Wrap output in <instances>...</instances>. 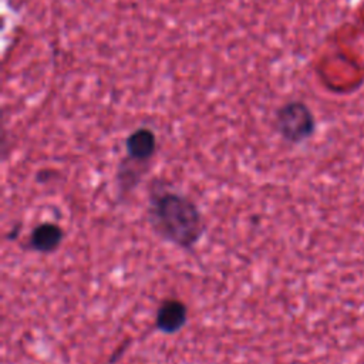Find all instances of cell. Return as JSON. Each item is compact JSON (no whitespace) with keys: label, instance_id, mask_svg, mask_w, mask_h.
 <instances>
[{"label":"cell","instance_id":"6","mask_svg":"<svg viewBox=\"0 0 364 364\" xmlns=\"http://www.w3.org/2000/svg\"><path fill=\"white\" fill-rule=\"evenodd\" d=\"M148 166L149 164H142L128 156H124L121 159L115 173V182H117V191H118L119 199L127 196L134 188L138 186V183L142 181L144 175L146 173Z\"/></svg>","mask_w":364,"mask_h":364},{"label":"cell","instance_id":"1","mask_svg":"<svg viewBox=\"0 0 364 364\" xmlns=\"http://www.w3.org/2000/svg\"><path fill=\"white\" fill-rule=\"evenodd\" d=\"M146 218L156 236L183 250H192L206 230L205 218L189 196L159 185L151 189Z\"/></svg>","mask_w":364,"mask_h":364},{"label":"cell","instance_id":"2","mask_svg":"<svg viewBox=\"0 0 364 364\" xmlns=\"http://www.w3.org/2000/svg\"><path fill=\"white\" fill-rule=\"evenodd\" d=\"M274 129L291 145H300L317 131V119L311 108L301 100H290L274 112Z\"/></svg>","mask_w":364,"mask_h":364},{"label":"cell","instance_id":"5","mask_svg":"<svg viewBox=\"0 0 364 364\" xmlns=\"http://www.w3.org/2000/svg\"><path fill=\"white\" fill-rule=\"evenodd\" d=\"M64 239V230L58 223L43 222L38 223L28 236V247L37 253L55 252Z\"/></svg>","mask_w":364,"mask_h":364},{"label":"cell","instance_id":"4","mask_svg":"<svg viewBox=\"0 0 364 364\" xmlns=\"http://www.w3.org/2000/svg\"><path fill=\"white\" fill-rule=\"evenodd\" d=\"M156 135L148 127L134 129L125 139L127 156L142 164H149L152 161L154 155L156 154Z\"/></svg>","mask_w":364,"mask_h":364},{"label":"cell","instance_id":"3","mask_svg":"<svg viewBox=\"0 0 364 364\" xmlns=\"http://www.w3.org/2000/svg\"><path fill=\"white\" fill-rule=\"evenodd\" d=\"M188 321V307L179 299H164L155 313V327L164 334L181 331Z\"/></svg>","mask_w":364,"mask_h":364}]
</instances>
